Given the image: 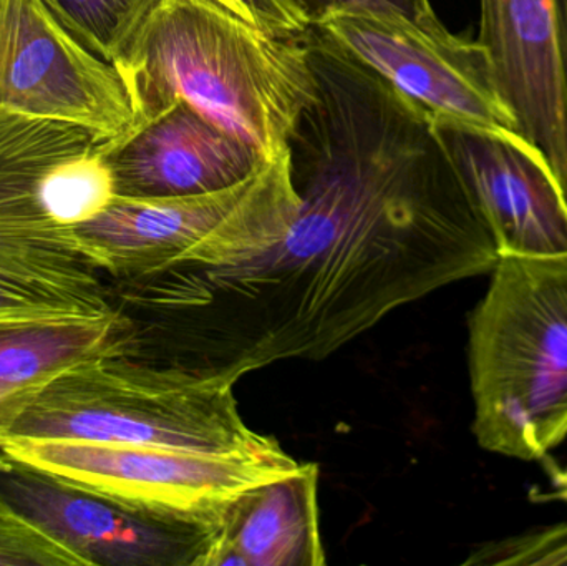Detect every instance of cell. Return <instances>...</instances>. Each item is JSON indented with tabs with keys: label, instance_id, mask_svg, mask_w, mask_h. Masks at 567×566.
Wrapping results in <instances>:
<instances>
[{
	"label": "cell",
	"instance_id": "9",
	"mask_svg": "<svg viewBox=\"0 0 567 566\" xmlns=\"http://www.w3.org/2000/svg\"><path fill=\"white\" fill-rule=\"evenodd\" d=\"M0 112L73 123L105 140L133 125L122 76L45 0H0Z\"/></svg>",
	"mask_w": 567,
	"mask_h": 566
},
{
	"label": "cell",
	"instance_id": "21",
	"mask_svg": "<svg viewBox=\"0 0 567 566\" xmlns=\"http://www.w3.org/2000/svg\"><path fill=\"white\" fill-rule=\"evenodd\" d=\"M558 9L559 42H561L563 73H565V115L567 132V0H556Z\"/></svg>",
	"mask_w": 567,
	"mask_h": 566
},
{
	"label": "cell",
	"instance_id": "19",
	"mask_svg": "<svg viewBox=\"0 0 567 566\" xmlns=\"http://www.w3.org/2000/svg\"><path fill=\"white\" fill-rule=\"evenodd\" d=\"M281 2L309 29L340 13L403 17L422 25H435L440 22L430 0H281Z\"/></svg>",
	"mask_w": 567,
	"mask_h": 566
},
{
	"label": "cell",
	"instance_id": "18",
	"mask_svg": "<svg viewBox=\"0 0 567 566\" xmlns=\"http://www.w3.org/2000/svg\"><path fill=\"white\" fill-rule=\"evenodd\" d=\"M0 566H82L79 558L0 502Z\"/></svg>",
	"mask_w": 567,
	"mask_h": 566
},
{
	"label": "cell",
	"instance_id": "13",
	"mask_svg": "<svg viewBox=\"0 0 567 566\" xmlns=\"http://www.w3.org/2000/svg\"><path fill=\"white\" fill-rule=\"evenodd\" d=\"M480 39L515 130L548 159L567 195L565 73L556 0H480Z\"/></svg>",
	"mask_w": 567,
	"mask_h": 566
},
{
	"label": "cell",
	"instance_id": "3",
	"mask_svg": "<svg viewBox=\"0 0 567 566\" xmlns=\"http://www.w3.org/2000/svg\"><path fill=\"white\" fill-rule=\"evenodd\" d=\"M468 332L480 447L542 461L567 438V255L502 256Z\"/></svg>",
	"mask_w": 567,
	"mask_h": 566
},
{
	"label": "cell",
	"instance_id": "1",
	"mask_svg": "<svg viewBox=\"0 0 567 566\" xmlns=\"http://www.w3.org/2000/svg\"><path fill=\"white\" fill-rule=\"evenodd\" d=\"M303 42L313 96L289 140L292 223L231 268L106 279L120 358L236 385L276 362L326 359L498 263L432 113L316 30Z\"/></svg>",
	"mask_w": 567,
	"mask_h": 566
},
{
	"label": "cell",
	"instance_id": "12",
	"mask_svg": "<svg viewBox=\"0 0 567 566\" xmlns=\"http://www.w3.org/2000/svg\"><path fill=\"white\" fill-rule=\"evenodd\" d=\"M103 162L122 198H172L231 188L268 165L261 152L188 102L106 140Z\"/></svg>",
	"mask_w": 567,
	"mask_h": 566
},
{
	"label": "cell",
	"instance_id": "17",
	"mask_svg": "<svg viewBox=\"0 0 567 566\" xmlns=\"http://www.w3.org/2000/svg\"><path fill=\"white\" fill-rule=\"evenodd\" d=\"M466 565H567V524L480 547Z\"/></svg>",
	"mask_w": 567,
	"mask_h": 566
},
{
	"label": "cell",
	"instance_id": "15",
	"mask_svg": "<svg viewBox=\"0 0 567 566\" xmlns=\"http://www.w3.org/2000/svg\"><path fill=\"white\" fill-rule=\"evenodd\" d=\"M116 326V315L2 316L0 408L73 366L112 354Z\"/></svg>",
	"mask_w": 567,
	"mask_h": 566
},
{
	"label": "cell",
	"instance_id": "7",
	"mask_svg": "<svg viewBox=\"0 0 567 566\" xmlns=\"http://www.w3.org/2000/svg\"><path fill=\"white\" fill-rule=\"evenodd\" d=\"M0 449L159 517L206 528H215L239 495L300 467L276 439L233 454L39 439H10Z\"/></svg>",
	"mask_w": 567,
	"mask_h": 566
},
{
	"label": "cell",
	"instance_id": "14",
	"mask_svg": "<svg viewBox=\"0 0 567 566\" xmlns=\"http://www.w3.org/2000/svg\"><path fill=\"white\" fill-rule=\"evenodd\" d=\"M317 494L319 467L300 464L239 495L213 528L202 566L326 564Z\"/></svg>",
	"mask_w": 567,
	"mask_h": 566
},
{
	"label": "cell",
	"instance_id": "16",
	"mask_svg": "<svg viewBox=\"0 0 567 566\" xmlns=\"http://www.w3.org/2000/svg\"><path fill=\"white\" fill-rule=\"evenodd\" d=\"M159 0H45L60 22L112 63Z\"/></svg>",
	"mask_w": 567,
	"mask_h": 566
},
{
	"label": "cell",
	"instance_id": "4",
	"mask_svg": "<svg viewBox=\"0 0 567 566\" xmlns=\"http://www.w3.org/2000/svg\"><path fill=\"white\" fill-rule=\"evenodd\" d=\"M10 439L155 445L233 454L269 444L252 431L235 384L102 356L66 369L0 408V442Z\"/></svg>",
	"mask_w": 567,
	"mask_h": 566
},
{
	"label": "cell",
	"instance_id": "5",
	"mask_svg": "<svg viewBox=\"0 0 567 566\" xmlns=\"http://www.w3.org/2000/svg\"><path fill=\"white\" fill-rule=\"evenodd\" d=\"M102 136L0 112V318L115 315L105 275L72 226L69 186Z\"/></svg>",
	"mask_w": 567,
	"mask_h": 566
},
{
	"label": "cell",
	"instance_id": "8",
	"mask_svg": "<svg viewBox=\"0 0 567 566\" xmlns=\"http://www.w3.org/2000/svg\"><path fill=\"white\" fill-rule=\"evenodd\" d=\"M0 502L82 566H202L213 528L159 517L0 449Z\"/></svg>",
	"mask_w": 567,
	"mask_h": 566
},
{
	"label": "cell",
	"instance_id": "2",
	"mask_svg": "<svg viewBox=\"0 0 567 566\" xmlns=\"http://www.w3.org/2000/svg\"><path fill=\"white\" fill-rule=\"evenodd\" d=\"M112 65L128 93L132 126L183 100L268 162L289 150L313 96L303 37L272 35L218 0H159Z\"/></svg>",
	"mask_w": 567,
	"mask_h": 566
},
{
	"label": "cell",
	"instance_id": "20",
	"mask_svg": "<svg viewBox=\"0 0 567 566\" xmlns=\"http://www.w3.org/2000/svg\"><path fill=\"white\" fill-rule=\"evenodd\" d=\"M243 19L278 37H300L309 27L293 16L281 0H218Z\"/></svg>",
	"mask_w": 567,
	"mask_h": 566
},
{
	"label": "cell",
	"instance_id": "6",
	"mask_svg": "<svg viewBox=\"0 0 567 566\" xmlns=\"http://www.w3.org/2000/svg\"><path fill=\"white\" fill-rule=\"evenodd\" d=\"M297 208L287 150L251 178L219 192L115 196L99 215L73 226V233L105 278H140L176 266L221 269L275 245Z\"/></svg>",
	"mask_w": 567,
	"mask_h": 566
},
{
	"label": "cell",
	"instance_id": "10",
	"mask_svg": "<svg viewBox=\"0 0 567 566\" xmlns=\"http://www.w3.org/2000/svg\"><path fill=\"white\" fill-rule=\"evenodd\" d=\"M310 29L432 115L516 132L483 47L458 39L442 22L340 13Z\"/></svg>",
	"mask_w": 567,
	"mask_h": 566
},
{
	"label": "cell",
	"instance_id": "11",
	"mask_svg": "<svg viewBox=\"0 0 567 566\" xmlns=\"http://www.w3.org/2000/svg\"><path fill=\"white\" fill-rule=\"evenodd\" d=\"M433 128L502 256L567 255V195L548 159L513 130L433 115Z\"/></svg>",
	"mask_w": 567,
	"mask_h": 566
},
{
	"label": "cell",
	"instance_id": "22",
	"mask_svg": "<svg viewBox=\"0 0 567 566\" xmlns=\"http://www.w3.org/2000/svg\"><path fill=\"white\" fill-rule=\"evenodd\" d=\"M551 482L555 492L543 495V498L567 502V469L551 467Z\"/></svg>",
	"mask_w": 567,
	"mask_h": 566
}]
</instances>
